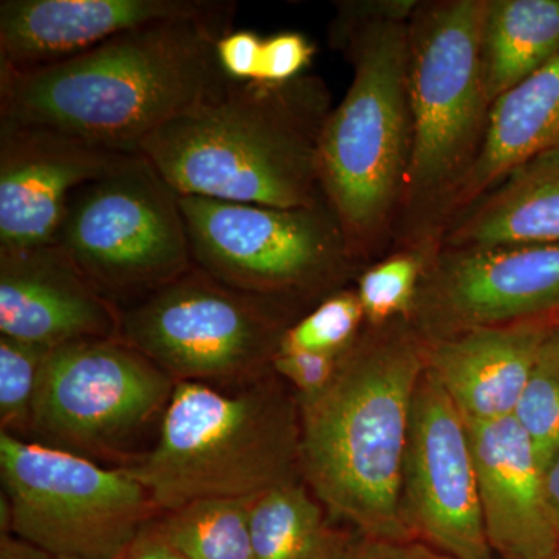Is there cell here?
<instances>
[{
    "label": "cell",
    "mask_w": 559,
    "mask_h": 559,
    "mask_svg": "<svg viewBox=\"0 0 559 559\" xmlns=\"http://www.w3.org/2000/svg\"><path fill=\"white\" fill-rule=\"evenodd\" d=\"M340 364V356L323 353L304 352V349L278 348L272 359L277 373L293 382L301 396L318 395L333 380Z\"/></svg>",
    "instance_id": "cell-29"
},
{
    "label": "cell",
    "mask_w": 559,
    "mask_h": 559,
    "mask_svg": "<svg viewBox=\"0 0 559 559\" xmlns=\"http://www.w3.org/2000/svg\"><path fill=\"white\" fill-rule=\"evenodd\" d=\"M468 425L481 514L496 559H557L544 473L514 417Z\"/></svg>",
    "instance_id": "cell-17"
},
{
    "label": "cell",
    "mask_w": 559,
    "mask_h": 559,
    "mask_svg": "<svg viewBox=\"0 0 559 559\" xmlns=\"http://www.w3.org/2000/svg\"><path fill=\"white\" fill-rule=\"evenodd\" d=\"M175 385L127 342H70L40 367L31 429L61 450H100L167 407Z\"/></svg>",
    "instance_id": "cell-11"
},
{
    "label": "cell",
    "mask_w": 559,
    "mask_h": 559,
    "mask_svg": "<svg viewBox=\"0 0 559 559\" xmlns=\"http://www.w3.org/2000/svg\"><path fill=\"white\" fill-rule=\"evenodd\" d=\"M314 46L297 32H282L263 39L260 51V83H286L301 76L314 57Z\"/></svg>",
    "instance_id": "cell-28"
},
{
    "label": "cell",
    "mask_w": 559,
    "mask_h": 559,
    "mask_svg": "<svg viewBox=\"0 0 559 559\" xmlns=\"http://www.w3.org/2000/svg\"><path fill=\"white\" fill-rule=\"evenodd\" d=\"M558 146L559 55L492 102L479 156L448 202L441 230L514 168Z\"/></svg>",
    "instance_id": "cell-19"
},
{
    "label": "cell",
    "mask_w": 559,
    "mask_h": 559,
    "mask_svg": "<svg viewBox=\"0 0 559 559\" xmlns=\"http://www.w3.org/2000/svg\"><path fill=\"white\" fill-rule=\"evenodd\" d=\"M249 530L255 559H331L349 547L331 535L322 509L290 481L252 499Z\"/></svg>",
    "instance_id": "cell-22"
},
{
    "label": "cell",
    "mask_w": 559,
    "mask_h": 559,
    "mask_svg": "<svg viewBox=\"0 0 559 559\" xmlns=\"http://www.w3.org/2000/svg\"><path fill=\"white\" fill-rule=\"evenodd\" d=\"M551 319L460 331L429 341L428 369L466 423L513 417Z\"/></svg>",
    "instance_id": "cell-18"
},
{
    "label": "cell",
    "mask_w": 559,
    "mask_h": 559,
    "mask_svg": "<svg viewBox=\"0 0 559 559\" xmlns=\"http://www.w3.org/2000/svg\"><path fill=\"white\" fill-rule=\"evenodd\" d=\"M551 336H554V340L559 345V312L551 319Z\"/></svg>",
    "instance_id": "cell-36"
},
{
    "label": "cell",
    "mask_w": 559,
    "mask_h": 559,
    "mask_svg": "<svg viewBox=\"0 0 559 559\" xmlns=\"http://www.w3.org/2000/svg\"><path fill=\"white\" fill-rule=\"evenodd\" d=\"M0 476L10 530L55 558L123 559L159 511L127 468L0 433Z\"/></svg>",
    "instance_id": "cell-8"
},
{
    "label": "cell",
    "mask_w": 559,
    "mask_h": 559,
    "mask_svg": "<svg viewBox=\"0 0 559 559\" xmlns=\"http://www.w3.org/2000/svg\"><path fill=\"white\" fill-rule=\"evenodd\" d=\"M121 308L102 296L55 242L0 252V336L57 348L120 340Z\"/></svg>",
    "instance_id": "cell-16"
},
{
    "label": "cell",
    "mask_w": 559,
    "mask_h": 559,
    "mask_svg": "<svg viewBox=\"0 0 559 559\" xmlns=\"http://www.w3.org/2000/svg\"><path fill=\"white\" fill-rule=\"evenodd\" d=\"M412 312L430 341L554 318L559 312V245L437 248Z\"/></svg>",
    "instance_id": "cell-13"
},
{
    "label": "cell",
    "mask_w": 559,
    "mask_h": 559,
    "mask_svg": "<svg viewBox=\"0 0 559 559\" xmlns=\"http://www.w3.org/2000/svg\"><path fill=\"white\" fill-rule=\"evenodd\" d=\"M263 39L250 31H234L216 44L221 68L235 81H255Z\"/></svg>",
    "instance_id": "cell-30"
},
{
    "label": "cell",
    "mask_w": 559,
    "mask_h": 559,
    "mask_svg": "<svg viewBox=\"0 0 559 559\" xmlns=\"http://www.w3.org/2000/svg\"><path fill=\"white\" fill-rule=\"evenodd\" d=\"M559 55V0H485L481 64L489 100Z\"/></svg>",
    "instance_id": "cell-21"
},
{
    "label": "cell",
    "mask_w": 559,
    "mask_h": 559,
    "mask_svg": "<svg viewBox=\"0 0 559 559\" xmlns=\"http://www.w3.org/2000/svg\"><path fill=\"white\" fill-rule=\"evenodd\" d=\"M234 17L159 22L55 64L0 68V119L139 156L151 132L230 83L216 44Z\"/></svg>",
    "instance_id": "cell-1"
},
{
    "label": "cell",
    "mask_w": 559,
    "mask_h": 559,
    "mask_svg": "<svg viewBox=\"0 0 559 559\" xmlns=\"http://www.w3.org/2000/svg\"><path fill=\"white\" fill-rule=\"evenodd\" d=\"M428 345L401 320L355 341L333 380L301 400L299 455L316 496L366 539H412L401 481Z\"/></svg>",
    "instance_id": "cell-3"
},
{
    "label": "cell",
    "mask_w": 559,
    "mask_h": 559,
    "mask_svg": "<svg viewBox=\"0 0 559 559\" xmlns=\"http://www.w3.org/2000/svg\"><path fill=\"white\" fill-rule=\"evenodd\" d=\"M331 95L318 76L235 81L139 146L180 197L311 209L326 205L320 140Z\"/></svg>",
    "instance_id": "cell-2"
},
{
    "label": "cell",
    "mask_w": 559,
    "mask_h": 559,
    "mask_svg": "<svg viewBox=\"0 0 559 559\" xmlns=\"http://www.w3.org/2000/svg\"><path fill=\"white\" fill-rule=\"evenodd\" d=\"M544 484H546V496L550 513L559 530V455L554 460L550 468L547 469L546 476H544Z\"/></svg>",
    "instance_id": "cell-34"
},
{
    "label": "cell",
    "mask_w": 559,
    "mask_h": 559,
    "mask_svg": "<svg viewBox=\"0 0 559 559\" xmlns=\"http://www.w3.org/2000/svg\"><path fill=\"white\" fill-rule=\"evenodd\" d=\"M235 13L229 0H2L0 68H43L145 25Z\"/></svg>",
    "instance_id": "cell-15"
},
{
    "label": "cell",
    "mask_w": 559,
    "mask_h": 559,
    "mask_svg": "<svg viewBox=\"0 0 559 559\" xmlns=\"http://www.w3.org/2000/svg\"><path fill=\"white\" fill-rule=\"evenodd\" d=\"M180 209L194 266L271 304L333 289L356 261L329 205L277 209L180 197Z\"/></svg>",
    "instance_id": "cell-9"
},
{
    "label": "cell",
    "mask_w": 559,
    "mask_h": 559,
    "mask_svg": "<svg viewBox=\"0 0 559 559\" xmlns=\"http://www.w3.org/2000/svg\"><path fill=\"white\" fill-rule=\"evenodd\" d=\"M527 433L544 476L559 455V345L544 341L513 414Z\"/></svg>",
    "instance_id": "cell-25"
},
{
    "label": "cell",
    "mask_w": 559,
    "mask_h": 559,
    "mask_svg": "<svg viewBox=\"0 0 559 559\" xmlns=\"http://www.w3.org/2000/svg\"><path fill=\"white\" fill-rule=\"evenodd\" d=\"M57 245L117 307L146 299L194 266L180 194L142 156L73 191Z\"/></svg>",
    "instance_id": "cell-7"
},
{
    "label": "cell",
    "mask_w": 559,
    "mask_h": 559,
    "mask_svg": "<svg viewBox=\"0 0 559 559\" xmlns=\"http://www.w3.org/2000/svg\"><path fill=\"white\" fill-rule=\"evenodd\" d=\"M358 549H359V546H356V547L349 546L344 551H341L340 555H336V557L331 558V559H356V558H358Z\"/></svg>",
    "instance_id": "cell-35"
},
{
    "label": "cell",
    "mask_w": 559,
    "mask_h": 559,
    "mask_svg": "<svg viewBox=\"0 0 559 559\" xmlns=\"http://www.w3.org/2000/svg\"><path fill=\"white\" fill-rule=\"evenodd\" d=\"M364 319L358 294L336 290L299 322L289 325L280 348L341 356L355 344Z\"/></svg>",
    "instance_id": "cell-26"
},
{
    "label": "cell",
    "mask_w": 559,
    "mask_h": 559,
    "mask_svg": "<svg viewBox=\"0 0 559 559\" xmlns=\"http://www.w3.org/2000/svg\"><path fill=\"white\" fill-rule=\"evenodd\" d=\"M437 248L412 245L369 267L359 278L356 294L364 316L381 326L409 316L430 255Z\"/></svg>",
    "instance_id": "cell-24"
},
{
    "label": "cell",
    "mask_w": 559,
    "mask_h": 559,
    "mask_svg": "<svg viewBox=\"0 0 559 559\" xmlns=\"http://www.w3.org/2000/svg\"><path fill=\"white\" fill-rule=\"evenodd\" d=\"M331 36L352 61L353 80L323 128L320 182L359 260L389 237L409 171V21L366 16L342 2Z\"/></svg>",
    "instance_id": "cell-4"
},
{
    "label": "cell",
    "mask_w": 559,
    "mask_h": 559,
    "mask_svg": "<svg viewBox=\"0 0 559 559\" xmlns=\"http://www.w3.org/2000/svg\"><path fill=\"white\" fill-rule=\"evenodd\" d=\"M124 559H187L168 543L157 521H151L132 540Z\"/></svg>",
    "instance_id": "cell-32"
},
{
    "label": "cell",
    "mask_w": 559,
    "mask_h": 559,
    "mask_svg": "<svg viewBox=\"0 0 559 559\" xmlns=\"http://www.w3.org/2000/svg\"><path fill=\"white\" fill-rule=\"evenodd\" d=\"M51 348L0 336V419L2 432L27 430L40 367Z\"/></svg>",
    "instance_id": "cell-27"
},
{
    "label": "cell",
    "mask_w": 559,
    "mask_h": 559,
    "mask_svg": "<svg viewBox=\"0 0 559 559\" xmlns=\"http://www.w3.org/2000/svg\"><path fill=\"white\" fill-rule=\"evenodd\" d=\"M249 499H209L168 511L160 532L187 559H255Z\"/></svg>",
    "instance_id": "cell-23"
},
{
    "label": "cell",
    "mask_w": 559,
    "mask_h": 559,
    "mask_svg": "<svg viewBox=\"0 0 559 559\" xmlns=\"http://www.w3.org/2000/svg\"><path fill=\"white\" fill-rule=\"evenodd\" d=\"M55 559H81V558H68V557H64V558H55Z\"/></svg>",
    "instance_id": "cell-37"
},
{
    "label": "cell",
    "mask_w": 559,
    "mask_h": 559,
    "mask_svg": "<svg viewBox=\"0 0 559 559\" xmlns=\"http://www.w3.org/2000/svg\"><path fill=\"white\" fill-rule=\"evenodd\" d=\"M557 559H559V557Z\"/></svg>",
    "instance_id": "cell-38"
},
{
    "label": "cell",
    "mask_w": 559,
    "mask_h": 559,
    "mask_svg": "<svg viewBox=\"0 0 559 559\" xmlns=\"http://www.w3.org/2000/svg\"><path fill=\"white\" fill-rule=\"evenodd\" d=\"M484 16L485 0H443L418 3L409 21L412 153L400 210L409 245L439 246L444 209L484 143Z\"/></svg>",
    "instance_id": "cell-5"
},
{
    "label": "cell",
    "mask_w": 559,
    "mask_h": 559,
    "mask_svg": "<svg viewBox=\"0 0 559 559\" xmlns=\"http://www.w3.org/2000/svg\"><path fill=\"white\" fill-rule=\"evenodd\" d=\"M293 419L266 389L224 395L205 382H176L153 450L130 474L157 509L198 500L249 499L286 484L299 452Z\"/></svg>",
    "instance_id": "cell-6"
},
{
    "label": "cell",
    "mask_w": 559,
    "mask_h": 559,
    "mask_svg": "<svg viewBox=\"0 0 559 559\" xmlns=\"http://www.w3.org/2000/svg\"><path fill=\"white\" fill-rule=\"evenodd\" d=\"M401 516L412 538L452 558L496 559L485 532L468 425L428 369L412 404Z\"/></svg>",
    "instance_id": "cell-12"
},
{
    "label": "cell",
    "mask_w": 559,
    "mask_h": 559,
    "mask_svg": "<svg viewBox=\"0 0 559 559\" xmlns=\"http://www.w3.org/2000/svg\"><path fill=\"white\" fill-rule=\"evenodd\" d=\"M356 559H455L419 539H366Z\"/></svg>",
    "instance_id": "cell-31"
},
{
    "label": "cell",
    "mask_w": 559,
    "mask_h": 559,
    "mask_svg": "<svg viewBox=\"0 0 559 559\" xmlns=\"http://www.w3.org/2000/svg\"><path fill=\"white\" fill-rule=\"evenodd\" d=\"M0 559H55V557L28 540L3 533L0 538Z\"/></svg>",
    "instance_id": "cell-33"
},
{
    "label": "cell",
    "mask_w": 559,
    "mask_h": 559,
    "mask_svg": "<svg viewBox=\"0 0 559 559\" xmlns=\"http://www.w3.org/2000/svg\"><path fill=\"white\" fill-rule=\"evenodd\" d=\"M559 245V146L510 171L443 227L439 248Z\"/></svg>",
    "instance_id": "cell-20"
},
{
    "label": "cell",
    "mask_w": 559,
    "mask_h": 559,
    "mask_svg": "<svg viewBox=\"0 0 559 559\" xmlns=\"http://www.w3.org/2000/svg\"><path fill=\"white\" fill-rule=\"evenodd\" d=\"M135 156L0 119V252L55 245L73 191Z\"/></svg>",
    "instance_id": "cell-14"
},
{
    "label": "cell",
    "mask_w": 559,
    "mask_h": 559,
    "mask_svg": "<svg viewBox=\"0 0 559 559\" xmlns=\"http://www.w3.org/2000/svg\"><path fill=\"white\" fill-rule=\"evenodd\" d=\"M286 326L271 301L198 266L121 311L120 340L173 380H242L271 362Z\"/></svg>",
    "instance_id": "cell-10"
}]
</instances>
